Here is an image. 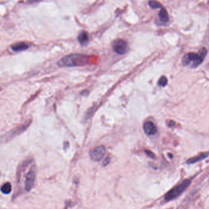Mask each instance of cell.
I'll use <instances>...</instances> for the list:
<instances>
[{
  "mask_svg": "<svg viewBox=\"0 0 209 209\" xmlns=\"http://www.w3.org/2000/svg\"><path fill=\"white\" fill-rule=\"evenodd\" d=\"M1 191L2 193H4L5 195H8V194L10 193V192L12 191V185H11L10 183L7 182V183L4 184L1 187Z\"/></svg>",
  "mask_w": 209,
  "mask_h": 209,
  "instance_id": "12",
  "label": "cell"
},
{
  "mask_svg": "<svg viewBox=\"0 0 209 209\" xmlns=\"http://www.w3.org/2000/svg\"><path fill=\"white\" fill-rule=\"evenodd\" d=\"M209 155V154L207 152H204V153H202L200 155H198V156L196 157H193V158H189L187 163L188 164H193V163H195L196 162H198L201 160H204V158H206V157H207Z\"/></svg>",
  "mask_w": 209,
  "mask_h": 209,
  "instance_id": "10",
  "label": "cell"
},
{
  "mask_svg": "<svg viewBox=\"0 0 209 209\" xmlns=\"http://www.w3.org/2000/svg\"><path fill=\"white\" fill-rule=\"evenodd\" d=\"M36 177V166L33 165L30 168L29 172L26 174L25 182V188L27 192H29L34 187Z\"/></svg>",
  "mask_w": 209,
  "mask_h": 209,
  "instance_id": "4",
  "label": "cell"
},
{
  "mask_svg": "<svg viewBox=\"0 0 209 209\" xmlns=\"http://www.w3.org/2000/svg\"><path fill=\"white\" fill-rule=\"evenodd\" d=\"M144 133L148 136L155 135L157 133V126L151 121H147L143 125Z\"/></svg>",
  "mask_w": 209,
  "mask_h": 209,
  "instance_id": "7",
  "label": "cell"
},
{
  "mask_svg": "<svg viewBox=\"0 0 209 209\" xmlns=\"http://www.w3.org/2000/svg\"><path fill=\"white\" fill-rule=\"evenodd\" d=\"M207 54V51L205 48H201L198 53H188L184 55L182 59V64L184 66H187L192 63V67H196L202 63Z\"/></svg>",
  "mask_w": 209,
  "mask_h": 209,
  "instance_id": "2",
  "label": "cell"
},
{
  "mask_svg": "<svg viewBox=\"0 0 209 209\" xmlns=\"http://www.w3.org/2000/svg\"><path fill=\"white\" fill-rule=\"evenodd\" d=\"M29 47V44L24 42H20L12 44L10 47L12 51L15 52H20L26 50Z\"/></svg>",
  "mask_w": 209,
  "mask_h": 209,
  "instance_id": "8",
  "label": "cell"
},
{
  "mask_svg": "<svg viewBox=\"0 0 209 209\" xmlns=\"http://www.w3.org/2000/svg\"><path fill=\"white\" fill-rule=\"evenodd\" d=\"M148 4H149V6L152 9H158V8H162V4L159 2L155 1V0L149 1Z\"/></svg>",
  "mask_w": 209,
  "mask_h": 209,
  "instance_id": "13",
  "label": "cell"
},
{
  "mask_svg": "<svg viewBox=\"0 0 209 209\" xmlns=\"http://www.w3.org/2000/svg\"><path fill=\"white\" fill-rule=\"evenodd\" d=\"M113 50L119 55H124L128 50V43L123 39H117L112 43Z\"/></svg>",
  "mask_w": 209,
  "mask_h": 209,
  "instance_id": "5",
  "label": "cell"
},
{
  "mask_svg": "<svg viewBox=\"0 0 209 209\" xmlns=\"http://www.w3.org/2000/svg\"><path fill=\"white\" fill-rule=\"evenodd\" d=\"M78 40L80 42V44L82 45V46H85L86 45L88 42H89V35L88 33L85 31H82L78 37Z\"/></svg>",
  "mask_w": 209,
  "mask_h": 209,
  "instance_id": "9",
  "label": "cell"
},
{
  "mask_svg": "<svg viewBox=\"0 0 209 209\" xmlns=\"http://www.w3.org/2000/svg\"><path fill=\"white\" fill-rule=\"evenodd\" d=\"M175 122L173 121V120H170L169 122V123H168V125H169V127H173V126H174L175 125Z\"/></svg>",
  "mask_w": 209,
  "mask_h": 209,
  "instance_id": "18",
  "label": "cell"
},
{
  "mask_svg": "<svg viewBox=\"0 0 209 209\" xmlns=\"http://www.w3.org/2000/svg\"><path fill=\"white\" fill-rule=\"evenodd\" d=\"M168 83V79L165 76H162L158 80V84L160 86H162V87H165Z\"/></svg>",
  "mask_w": 209,
  "mask_h": 209,
  "instance_id": "14",
  "label": "cell"
},
{
  "mask_svg": "<svg viewBox=\"0 0 209 209\" xmlns=\"http://www.w3.org/2000/svg\"><path fill=\"white\" fill-rule=\"evenodd\" d=\"M145 153L146 154V155H147L148 157H150V158H155V154H154L152 152H151L150 150H145Z\"/></svg>",
  "mask_w": 209,
  "mask_h": 209,
  "instance_id": "15",
  "label": "cell"
},
{
  "mask_svg": "<svg viewBox=\"0 0 209 209\" xmlns=\"http://www.w3.org/2000/svg\"><path fill=\"white\" fill-rule=\"evenodd\" d=\"M89 91L88 90H85V91H82L81 93V94L82 96H88L89 94Z\"/></svg>",
  "mask_w": 209,
  "mask_h": 209,
  "instance_id": "17",
  "label": "cell"
},
{
  "mask_svg": "<svg viewBox=\"0 0 209 209\" xmlns=\"http://www.w3.org/2000/svg\"><path fill=\"white\" fill-rule=\"evenodd\" d=\"M158 15H159L160 20L163 23H166L169 20L168 13L167 10L164 8H162V9L160 10L159 12Z\"/></svg>",
  "mask_w": 209,
  "mask_h": 209,
  "instance_id": "11",
  "label": "cell"
},
{
  "mask_svg": "<svg viewBox=\"0 0 209 209\" xmlns=\"http://www.w3.org/2000/svg\"><path fill=\"white\" fill-rule=\"evenodd\" d=\"M26 1H34L35 0H26Z\"/></svg>",
  "mask_w": 209,
  "mask_h": 209,
  "instance_id": "19",
  "label": "cell"
},
{
  "mask_svg": "<svg viewBox=\"0 0 209 209\" xmlns=\"http://www.w3.org/2000/svg\"><path fill=\"white\" fill-rule=\"evenodd\" d=\"M106 153V149L104 146H99L94 148L90 152V157L91 159L95 162L101 161Z\"/></svg>",
  "mask_w": 209,
  "mask_h": 209,
  "instance_id": "6",
  "label": "cell"
},
{
  "mask_svg": "<svg viewBox=\"0 0 209 209\" xmlns=\"http://www.w3.org/2000/svg\"><path fill=\"white\" fill-rule=\"evenodd\" d=\"M191 184V180L185 179L180 184L176 185L171 190H170L165 196V200L166 201H171L182 194L189 187Z\"/></svg>",
  "mask_w": 209,
  "mask_h": 209,
  "instance_id": "3",
  "label": "cell"
},
{
  "mask_svg": "<svg viewBox=\"0 0 209 209\" xmlns=\"http://www.w3.org/2000/svg\"><path fill=\"white\" fill-rule=\"evenodd\" d=\"M90 57L83 54L74 53L67 55L58 61L57 64L60 67L83 66L89 64Z\"/></svg>",
  "mask_w": 209,
  "mask_h": 209,
  "instance_id": "1",
  "label": "cell"
},
{
  "mask_svg": "<svg viewBox=\"0 0 209 209\" xmlns=\"http://www.w3.org/2000/svg\"><path fill=\"white\" fill-rule=\"evenodd\" d=\"M110 160H111V159L109 157H106L103 162V166H107L110 163Z\"/></svg>",
  "mask_w": 209,
  "mask_h": 209,
  "instance_id": "16",
  "label": "cell"
}]
</instances>
